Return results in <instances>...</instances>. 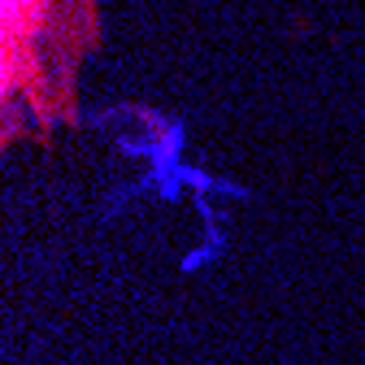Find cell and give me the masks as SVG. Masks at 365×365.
Wrapping results in <instances>:
<instances>
[{
	"instance_id": "6da1fadb",
	"label": "cell",
	"mask_w": 365,
	"mask_h": 365,
	"mask_svg": "<svg viewBox=\"0 0 365 365\" xmlns=\"http://www.w3.org/2000/svg\"><path fill=\"white\" fill-rule=\"evenodd\" d=\"M96 35L91 0H5V91L53 122L74 101V70Z\"/></svg>"
}]
</instances>
